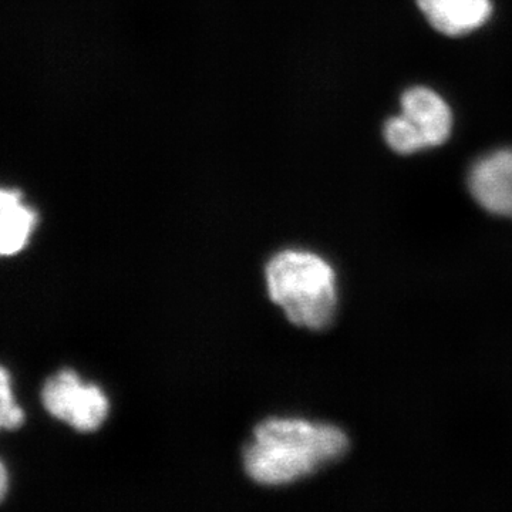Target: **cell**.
<instances>
[{
  "label": "cell",
  "instance_id": "6da1fadb",
  "mask_svg": "<svg viewBox=\"0 0 512 512\" xmlns=\"http://www.w3.org/2000/svg\"><path fill=\"white\" fill-rule=\"evenodd\" d=\"M349 447L348 434L333 424L271 417L255 427L242 451V464L255 484L284 487L338 463Z\"/></svg>",
  "mask_w": 512,
  "mask_h": 512
},
{
  "label": "cell",
  "instance_id": "7a4b0ae2",
  "mask_svg": "<svg viewBox=\"0 0 512 512\" xmlns=\"http://www.w3.org/2000/svg\"><path fill=\"white\" fill-rule=\"evenodd\" d=\"M269 298L298 328L329 329L339 309L338 276L319 254L306 249H284L265 266Z\"/></svg>",
  "mask_w": 512,
  "mask_h": 512
},
{
  "label": "cell",
  "instance_id": "3957f363",
  "mask_svg": "<svg viewBox=\"0 0 512 512\" xmlns=\"http://www.w3.org/2000/svg\"><path fill=\"white\" fill-rule=\"evenodd\" d=\"M43 409L77 433H94L106 423L110 400L97 384L86 383L79 373L62 369L43 383Z\"/></svg>",
  "mask_w": 512,
  "mask_h": 512
},
{
  "label": "cell",
  "instance_id": "277c9868",
  "mask_svg": "<svg viewBox=\"0 0 512 512\" xmlns=\"http://www.w3.org/2000/svg\"><path fill=\"white\" fill-rule=\"evenodd\" d=\"M468 188L485 211L512 220V150L481 158L471 170Z\"/></svg>",
  "mask_w": 512,
  "mask_h": 512
},
{
  "label": "cell",
  "instance_id": "5b68a950",
  "mask_svg": "<svg viewBox=\"0 0 512 512\" xmlns=\"http://www.w3.org/2000/svg\"><path fill=\"white\" fill-rule=\"evenodd\" d=\"M402 116L424 147L441 146L450 137L453 117L446 101L426 87H413L402 97Z\"/></svg>",
  "mask_w": 512,
  "mask_h": 512
},
{
  "label": "cell",
  "instance_id": "8992f818",
  "mask_svg": "<svg viewBox=\"0 0 512 512\" xmlns=\"http://www.w3.org/2000/svg\"><path fill=\"white\" fill-rule=\"evenodd\" d=\"M434 29L447 36H463L483 26L491 16L490 0H417Z\"/></svg>",
  "mask_w": 512,
  "mask_h": 512
},
{
  "label": "cell",
  "instance_id": "52a82bcc",
  "mask_svg": "<svg viewBox=\"0 0 512 512\" xmlns=\"http://www.w3.org/2000/svg\"><path fill=\"white\" fill-rule=\"evenodd\" d=\"M37 224V214L23 201L22 192H0V254L13 256L26 248Z\"/></svg>",
  "mask_w": 512,
  "mask_h": 512
},
{
  "label": "cell",
  "instance_id": "ba28073f",
  "mask_svg": "<svg viewBox=\"0 0 512 512\" xmlns=\"http://www.w3.org/2000/svg\"><path fill=\"white\" fill-rule=\"evenodd\" d=\"M384 138L392 150L404 154V156L426 148L416 131L404 120L402 114L387 121L386 127H384Z\"/></svg>",
  "mask_w": 512,
  "mask_h": 512
},
{
  "label": "cell",
  "instance_id": "9c48e42d",
  "mask_svg": "<svg viewBox=\"0 0 512 512\" xmlns=\"http://www.w3.org/2000/svg\"><path fill=\"white\" fill-rule=\"evenodd\" d=\"M0 426L5 431L19 430L25 424V412L22 407L16 403L15 394H13L12 377L5 366L0 372Z\"/></svg>",
  "mask_w": 512,
  "mask_h": 512
},
{
  "label": "cell",
  "instance_id": "30bf717a",
  "mask_svg": "<svg viewBox=\"0 0 512 512\" xmlns=\"http://www.w3.org/2000/svg\"><path fill=\"white\" fill-rule=\"evenodd\" d=\"M0 470H2V474H0V481H2V484H0V493H2V500H5L6 493H8V470H6L5 464H2L0 466Z\"/></svg>",
  "mask_w": 512,
  "mask_h": 512
}]
</instances>
